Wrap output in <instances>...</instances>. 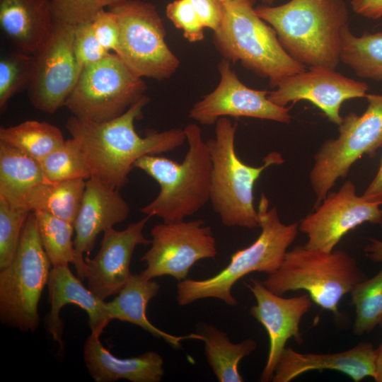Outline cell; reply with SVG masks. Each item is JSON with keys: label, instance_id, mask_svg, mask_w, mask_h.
Here are the masks:
<instances>
[{"label": "cell", "instance_id": "cell-38", "mask_svg": "<svg viewBox=\"0 0 382 382\" xmlns=\"http://www.w3.org/2000/svg\"><path fill=\"white\" fill-rule=\"evenodd\" d=\"M91 22L95 35L101 45L108 52L115 53L120 40V26L116 15L109 9L103 10Z\"/></svg>", "mask_w": 382, "mask_h": 382}, {"label": "cell", "instance_id": "cell-40", "mask_svg": "<svg viewBox=\"0 0 382 382\" xmlns=\"http://www.w3.org/2000/svg\"><path fill=\"white\" fill-rule=\"evenodd\" d=\"M353 11L364 18L377 20L382 17V0H351Z\"/></svg>", "mask_w": 382, "mask_h": 382}, {"label": "cell", "instance_id": "cell-42", "mask_svg": "<svg viewBox=\"0 0 382 382\" xmlns=\"http://www.w3.org/2000/svg\"><path fill=\"white\" fill-rule=\"evenodd\" d=\"M369 242L364 248L365 256L373 262H382V241L371 238Z\"/></svg>", "mask_w": 382, "mask_h": 382}, {"label": "cell", "instance_id": "cell-45", "mask_svg": "<svg viewBox=\"0 0 382 382\" xmlns=\"http://www.w3.org/2000/svg\"><path fill=\"white\" fill-rule=\"evenodd\" d=\"M378 325L382 328V319H381V320L380 321Z\"/></svg>", "mask_w": 382, "mask_h": 382}, {"label": "cell", "instance_id": "cell-11", "mask_svg": "<svg viewBox=\"0 0 382 382\" xmlns=\"http://www.w3.org/2000/svg\"><path fill=\"white\" fill-rule=\"evenodd\" d=\"M117 16L120 40L115 52L137 76L164 80L180 66L166 42V29L156 7L142 0H127L109 8Z\"/></svg>", "mask_w": 382, "mask_h": 382}, {"label": "cell", "instance_id": "cell-44", "mask_svg": "<svg viewBox=\"0 0 382 382\" xmlns=\"http://www.w3.org/2000/svg\"><path fill=\"white\" fill-rule=\"evenodd\" d=\"M261 1L265 5L271 6L274 2L275 0H261Z\"/></svg>", "mask_w": 382, "mask_h": 382}, {"label": "cell", "instance_id": "cell-13", "mask_svg": "<svg viewBox=\"0 0 382 382\" xmlns=\"http://www.w3.org/2000/svg\"><path fill=\"white\" fill-rule=\"evenodd\" d=\"M75 26L54 21L51 34L33 54L28 93L32 105L42 112L54 113L64 105L82 71L73 50Z\"/></svg>", "mask_w": 382, "mask_h": 382}, {"label": "cell", "instance_id": "cell-30", "mask_svg": "<svg viewBox=\"0 0 382 382\" xmlns=\"http://www.w3.org/2000/svg\"><path fill=\"white\" fill-rule=\"evenodd\" d=\"M39 162L46 181L87 180L92 176L81 144L74 137L65 140L62 146Z\"/></svg>", "mask_w": 382, "mask_h": 382}, {"label": "cell", "instance_id": "cell-37", "mask_svg": "<svg viewBox=\"0 0 382 382\" xmlns=\"http://www.w3.org/2000/svg\"><path fill=\"white\" fill-rule=\"evenodd\" d=\"M73 50L78 63L82 68L99 62L110 53L96 37L91 21L76 25Z\"/></svg>", "mask_w": 382, "mask_h": 382}, {"label": "cell", "instance_id": "cell-43", "mask_svg": "<svg viewBox=\"0 0 382 382\" xmlns=\"http://www.w3.org/2000/svg\"><path fill=\"white\" fill-rule=\"evenodd\" d=\"M374 379L376 382H382V342L375 349Z\"/></svg>", "mask_w": 382, "mask_h": 382}, {"label": "cell", "instance_id": "cell-32", "mask_svg": "<svg viewBox=\"0 0 382 382\" xmlns=\"http://www.w3.org/2000/svg\"><path fill=\"white\" fill-rule=\"evenodd\" d=\"M350 294L356 313L354 333H370L382 319V267L373 277L357 284Z\"/></svg>", "mask_w": 382, "mask_h": 382}, {"label": "cell", "instance_id": "cell-34", "mask_svg": "<svg viewBox=\"0 0 382 382\" xmlns=\"http://www.w3.org/2000/svg\"><path fill=\"white\" fill-rule=\"evenodd\" d=\"M31 212L0 198V270L13 261L25 223Z\"/></svg>", "mask_w": 382, "mask_h": 382}, {"label": "cell", "instance_id": "cell-20", "mask_svg": "<svg viewBox=\"0 0 382 382\" xmlns=\"http://www.w3.org/2000/svg\"><path fill=\"white\" fill-rule=\"evenodd\" d=\"M50 311L45 317L47 330L63 349L64 322L59 316L63 306L74 304L88 316L91 332L100 335L111 320L106 302L86 288L81 279L71 272L69 265L52 267L47 282Z\"/></svg>", "mask_w": 382, "mask_h": 382}, {"label": "cell", "instance_id": "cell-4", "mask_svg": "<svg viewBox=\"0 0 382 382\" xmlns=\"http://www.w3.org/2000/svg\"><path fill=\"white\" fill-rule=\"evenodd\" d=\"M255 0L223 3V16L214 31L213 42L230 62H240L257 76L269 80L271 88L306 69L282 46L274 29L256 13Z\"/></svg>", "mask_w": 382, "mask_h": 382}, {"label": "cell", "instance_id": "cell-46", "mask_svg": "<svg viewBox=\"0 0 382 382\" xmlns=\"http://www.w3.org/2000/svg\"><path fill=\"white\" fill-rule=\"evenodd\" d=\"M221 1H223V2H225V1H228L229 0H221Z\"/></svg>", "mask_w": 382, "mask_h": 382}, {"label": "cell", "instance_id": "cell-9", "mask_svg": "<svg viewBox=\"0 0 382 382\" xmlns=\"http://www.w3.org/2000/svg\"><path fill=\"white\" fill-rule=\"evenodd\" d=\"M364 113L352 112L338 125L339 136L325 141L316 153L309 173L316 196L315 207L323 200L339 178H345L363 155L375 156L382 147V93H367Z\"/></svg>", "mask_w": 382, "mask_h": 382}, {"label": "cell", "instance_id": "cell-3", "mask_svg": "<svg viewBox=\"0 0 382 382\" xmlns=\"http://www.w3.org/2000/svg\"><path fill=\"white\" fill-rule=\"evenodd\" d=\"M184 131L188 150L182 162L158 155H145L133 165L158 183L157 197L139 211L164 223L185 220L210 200L212 161L200 127L188 124Z\"/></svg>", "mask_w": 382, "mask_h": 382}, {"label": "cell", "instance_id": "cell-6", "mask_svg": "<svg viewBox=\"0 0 382 382\" xmlns=\"http://www.w3.org/2000/svg\"><path fill=\"white\" fill-rule=\"evenodd\" d=\"M237 129V122L220 117L216 122L215 137L207 141L212 161L209 201L224 225L254 228L260 226L254 206L255 183L267 168L284 160L279 153L272 151L260 166L245 164L235 149Z\"/></svg>", "mask_w": 382, "mask_h": 382}, {"label": "cell", "instance_id": "cell-5", "mask_svg": "<svg viewBox=\"0 0 382 382\" xmlns=\"http://www.w3.org/2000/svg\"><path fill=\"white\" fill-rule=\"evenodd\" d=\"M261 233L249 246L235 252L228 265L216 275L202 280L185 279L177 284L176 301L186 306L205 298H216L235 306L237 300L231 294L233 284L253 272H275L282 263L286 249L295 240L298 223L281 222L276 207L269 209V200L262 193L258 204Z\"/></svg>", "mask_w": 382, "mask_h": 382}, {"label": "cell", "instance_id": "cell-41", "mask_svg": "<svg viewBox=\"0 0 382 382\" xmlns=\"http://www.w3.org/2000/svg\"><path fill=\"white\" fill-rule=\"evenodd\" d=\"M361 196L368 202L382 205V156L375 177Z\"/></svg>", "mask_w": 382, "mask_h": 382}, {"label": "cell", "instance_id": "cell-10", "mask_svg": "<svg viewBox=\"0 0 382 382\" xmlns=\"http://www.w3.org/2000/svg\"><path fill=\"white\" fill-rule=\"evenodd\" d=\"M146 86L115 52L83 68L64 105L74 116L103 122L125 113L144 96Z\"/></svg>", "mask_w": 382, "mask_h": 382}, {"label": "cell", "instance_id": "cell-18", "mask_svg": "<svg viewBox=\"0 0 382 382\" xmlns=\"http://www.w3.org/2000/svg\"><path fill=\"white\" fill-rule=\"evenodd\" d=\"M149 218L146 216L122 231L113 227L105 229L98 253L93 259L86 257L88 288L101 300L117 295L129 279V265L136 246L151 243L142 233Z\"/></svg>", "mask_w": 382, "mask_h": 382}, {"label": "cell", "instance_id": "cell-14", "mask_svg": "<svg viewBox=\"0 0 382 382\" xmlns=\"http://www.w3.org/2000/svg\"><path fill=\"white\" fill-rule=\"evenodd\" d=\"M381 204L370 202L357 194L352 180L345 181L337 192H329L299 224L306 233L308 248L332 252L348 232L365 222L382 227Z\"/></svg>", "mask_w": 382, "mask_h": 382}, {"label": "cell", "instance_id": "cell-35", "mask_svg": "<svg viewBox=\"0 0 382 382\" xmlns=\"http://www.w3.org/2000/svg\"><path fill=\"white\" fill-rule=\"evenodd\" d=\"M127 0H50L54 21L76 25L92 21L100 11Z\"/></svg>", "mask_w": 382, "mask_h": 382}, {"label": "cell", "instance_id": "cell-29", "mask_svg": "<svg viewBox=\"0 0 382 382\" xmlns=\"http://www.w3.org/2000/svg\"><path fill=\"white\" fill-rule=\"evenodd\" d=\"M0 141L40 161L64 142L62 131L45 122L27 120L0 128Z\"/></svg>", "mask_w": 382, "mask_h": 382}, {"label": "cell", "instance_id": "cell-36", "mask_svg": "<svg viewBox=\"0 0 382 382\" xmlns=\"http://www.w3.org/2000/svg\"><path fill=\"white\" fill-rule=\"evenodd\" d=\"M166 16L174 25L182 30L190 42L204 39V25L190 0H174L166 8Z\"/></svg>", "mask_w": 382, "mask_h": 382}, {"label": "cell", "instance_id": "cell-17", "mask_svg": "<svg viewBox=\"0 0 382 382\" xmlns=\"http://www.w3.org/2000/svg\"><path fill=\"white\" fill-rule=\"evenodd\" d=\"M250 281L251 284H246V286L257 301L251 307L250 314L264 326L269 336L267 360L260 376V381L268 382L272 381L275 366L286 342L293 337L298 343H302L299 324L313 301L308 294L283 298L269 290L262 282Z\"/></svg>", "mask_w": 382, "mask_h": 382}, {"label": "cell", "instance_id": "cell-22", "mask_svg": "<svg viewBox=\"0 0 382 382\" xmlns=\"http://www.w3.org/2000/svg\"><path fill=\"white\" fill-rule=\"evenodd\" d=\"M93 332L83 346V360L96 382H113L127 379L132 382H158L164 374L163 360L156 352L120 359L106 349Z\"/></svg>", "mask_w": 382, "mask_h": 382}, {"label": "cell", "instance_id": "cell-15", "mask_svg": "<svg viewBox=\"0 0 382 382\" xmlns=\"http://www.w3.org/2000/svg\"><path fill=\"white\" fill-rule=\"evenodd\" d=\"M220 81L216 88L197 102L189 117L203 125H211L222 117H245L289 124L290 108L277 105L267 97L269 92L244 85L223 59L219 64Z\"/></svg>", "mask_w": 382, "mask_h": 382}, {"label": "cell", "instance_id": "cell-12", "mask_svg": "<svg viewBox=\"0 0 382 382\" xmlns=\"http://www.w3.org/2000/svg\"><path fill=\"white\" fill-rule=\"evenodd\" d=\"M151 235V247L141 258L146 267L140 274L146 279L170 275L180 282L195 262L217 253L212 230L201 219L163 222Z\"/></svg>", "mask_w": 382, "mask_h": 382}, {"label": "cell", "instance_id": "cell-28", "mask_svg": "<svg viewBox=\"0 0 382 382\" xmlns=\"http://www.w3.org/2000/svg\"><path fill=\"white\" fill-rule=\"evenodd\" d=\"M340 59L358 76L382 82V31L356 36L347 26L342 33Z\"/></svg>", "mask_w": 382, "mask_h": 382}, {"label": "cell", "instance_id": "cell-26", "mask_svg": "<svg viewBox=\"0 0 382 382\" xmlns=\"http://www.w3.org/2000/svg\"><path fill=\"white\" fill-rule=\"evenodd\" d=\"M45 181L37 160L0 141V198L17 206L30 187Z\"/></svg>", "mask_w": 382, "mask_h": 382}, {"label": "cell", "instance_id": "cell-27", "mask_svg": "<svg viewBox=\"0 0 382 382\" xmlns=\"http://www.w3.org/2000/svg\"><path fill=\"white\" fill-rule=\"evenodd\" d=\"M200 335L204 342L207 363L220 382H243L238 372L240 361L250 355L257 347L253 339L240 343L230 341L226 332L214 325H206Z\"/></svg>", "mask_w": 382, "mask_h": 382}, {"label": "cell", "instance_id": "cell-2", "mask_svg": "<svg viewBox=\"0 0 382 382\" xmlns=\"http://www.w3.org/2000/svg\"><path fill=\"white\" fill-rule=\"evenodd\" d=\"M255 11L297 62L335 70L341 62L342 33L349 25L345 0H290L277 6L260 5Z\"/></svg>", "mask_w": 382, "mask_h": 382}, {"label": "cell", "instance_id": "cell-31", "mask_svg": "<svg viewBox=\"0 0 382 382\" xmlns=\"http://www.w3.org/2000/svg\"><path fill=\"white\" fill-rule=\"evenodd\" d=\"M33 212L42 246L52 267L74 265L76 253L71 240L74 226L47 212Z\"/></svg>", "mask_w": 382, "mask_h": 382}, {"label": "cell", "instance_id": "cell-23", "mask_svg": "<svg viewBox=\"0 0 382 382\" xmlns=\"http://www.w3.org/2000/svg\"><path fill=\"white\" fill-rule=\"evenodd\" d=\"M0 26L21 51L35 54L54 27L50 0H0Z\"/></svg>", "mask_w": 382, "mask_h": 382}, {"label": "cell", "instance_id": "cell-25", "mask_svg": "<svg viewBox=\"0 0 382 382\" xmlns=\"http://www.w3.org/2000/svg\"><path fill=\"white\" fill-rule=\"evenodd\" d=\"M86 183L82 179L40 183L23 195L17 206L30 212H47L74 225Z\"/></svg>", "mask_w": 382, "mask_h": 382}, {"label": "cell", "instance_id": "cell-21", "mask_svg": "<svg viewBox=\"0 0 382 382\" xmlns=\"http://www.w3.org/2000/svg\"><path fill=\"white\" fill-rule=\"evenodd\" d=\"M375 348L369 342L334 354L299 353L285 347L275 366L272 381L289 382L309 371L331 369L340 371L358 382L374 376Z\"/></svg>", "mask_w": 382, "mask_h": 382}, {"label": "cell", "instance_id": "cell-8", "mask_svg": "<svg viewBox=\"0 0 382 382\" xmlns=\"http://www.w3.org/2000/svg\"><path fill=\"white\" fill-rule=\"evenodd\" d=\"M51 265L40 240L35 213L31 212L13 261L0 272L3 324L23 332H34L38 328V302L47 284Z\"/></svg>", "mask_w": 382, "mask_h": 382}, {"label": "cell", "instance_id": "cell-33", "mask_svg": "<svg viewBox=\"0 0 382 382\" xmlns=\"http://www.w3.org/2000/svg\"><path fill=\"white\" fill-rule=\"evenodd\" d=\"M33 56L21 51L10 54L0 60V109L4 111L8 100L31 79Z\"/></svg>", "mask_w": 382, "mask_h": 382}, {"label": "cell", "instance_id": "cell-24", "mask_svg": "<svg viewBox=\"0 0 382 382\" xmlns=\"http://www.w3.org/2000/svg\"><path fill=\"white\" fill-rule=\"evenodd\" d=\"M160 285L151 279H146L140 274H132L129 279L111 301L106 302L111 320L117 319L139 326L156 337L163 339L173 347H180L184 340H202L200 334L191 333L176 336L155 327L148 320L146 311L149 301L156 296Z\"/></svg>", "mask_w": 382, "mask_h": 382}, {"label": "cell", "instance_id": "cell-7", "mask_svg": "<svg viewBox=\"0 0 382 382\" xmlns=\"http://www.w3.org/2000/svg\"><path fill=\"white\" fill-rule=\"evenodd\" d=\"M365 279L356 260L343 250L327 253L297 245L286 251L280 267L262 284L280 296L306 290L315 303L339 316L342 297Z\"/></svg>", "mask_w": 382, "mask_h": 382}, {"label": "cell", "instance_id": "cell-39", "mask_svg": "<svg viewBox=\"0 0 382 382\" xmlns=\"http://www.w3.org/2000/svg\"><path fill=\"white\" fill-rule=\"evenodd\" d=\"M205 28L215 31L223 16V1L221 0H190Z\"/></svg>", "mask_w": 382, "mask_h": 382}, {"label": "cell", "instance_id": "cell-16", "mask_svg": "<svg viewBox=\"0 0 382 382\" xmlns=\"http://www.w3.org/2000/svg\"><path fill=\"white\" fill-rule=\"evenodd\" d=\"M367 83L347 77L335 70L309 68L283 80L274 91L269 92V100L286 107L289 103L311 102L323 112L330 122L340 125V108L343 102L365 98Z\"/></svg>", "mask_w": 382, "mask_h": 382}, {"label": "cell", "instance_id": "cell-1", "mask_svg": "<svg viewBox=\"0 0 382 382\" xmlns=\"http://www.w3.org/2000/svg\"><path fill=\"white\" fill-rule=\"evenodd\" d=\"M150 98L144 95L120 116L103 122L70 117L66 128L81 144L92 175L120 190L129 181L134 163L145 155L170 152L186 141L184 129L150 131L144 137L136 132L134 122L142 117Z\"/></svg>", "mask_w": 382, "mask_h": 382}, {"label": "cell", "instance_id": "cell-19", "mask_svg": "<svg viewBox=\"0 0 382 382\" xmlns=\"http://www.w3.org/2000/svg\"><path fill=\"white\" fill-rule=\"evenodd\" d=\"M128 203L119 192L96 176L86 180L78 215L74 222V241L77 277L86 278L83 254L91 251L99 233L124 221L129 214Z\"/></svg>", "mask_w": 382, "mask_h": 382}]
</instances>
